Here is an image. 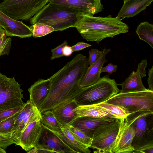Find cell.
<instances>
[{"mask_svg": "<svg viewBox=\"0 0 153 153\" xmlns=\"http://www.w3.org/2000/svg\"><path fill=\"white\" fill-rule=\"evenodd\" d=\"M78 105L74 98L64 102L51 110L63 127L69 126L78 117L74 111Z\"/></svg>", "mask_w": 153, "mask_h": 153, "instance_id": "2e32d148", "label": "cell"}, {"mask_svg": "<svg viewBox=\"0 0 153 153\" xmlns=\"http://www.w3.org/2000/svg\"><path fill=\"white\" fill-rule=\"evenodd\" d=\"M5 34H6L5 30L0 27V37Z\"/></svg>", "mask_w": 153, "mask_h": 153, "instance_id": "7bdbcfd3", "label": "cell"}, {"mask_svg": "<svg viewBox=\"0 0 153 153\" xmlns=\"http://www.w3.org/2000/svg\"><path fill=\"white\" fill-rule=\"evenodd\" d=\"M23 105L8 109L0 112V122L15 114L22 108Z\"/></svg>", "mask_w": 153, "mask_h": 153, "instance_id": "f546056e", "label": "cell"}, {"mask_svg": "<svg viewBox=\"0 0 153 153\" xmlns=\"http://www.w3.org/2000/svg\"><path fill=\"white\" fill-rule=\"evenodd\" d=\"M122 20L111 15L101 17L82 14L74 27L84 39L99 44L105 38H112L128 31V26Z\"/></svg>", "mask_w": 153, "mask_h": 153, "instance_id": "7a4b0ae2", "label": "cell"}, {"mask_svg": "<svg viewBox=\"0 0 153 153\" xmlns=\"http://www.w3.org/2000/svg\"><path fill=\"white\" fill-rule=\"evenodd\" d=\"M117 69V65H114L111 63H109L106 66L102 67L101 70V73L103 72H107L109 74L115 72Z\"/></svg>", "mask_w": 153, "mask_h": 153, "instance_id": "8d00e7d4", "label": "cell"}, {"mask_svg": "<svg viewBox=\"0 0 153 153\" xmlns=\"http://www.w3.org/2000/svg\"><path fill=\"white\" fill-rule=\"evenodd\" d=\"M105 102L119 106L130 114L148 111L153 112V91L119 93Z\"/></svg>", "mask_w": 153, "mask_h": 153, "instance_id": "5b68a950", "label": "cell"}, {"mask_svg": "<svg viewBox=\"0 0 153 153\" xmlns=\"http://www.w3.org/2000/svg\"><path fill=\"white\" fill-rule=\"evenodd\" d=\"M4 1L5 0H3Z\"/></svg>", "mask_w": 153, "mask_h": 153, "instance_id": "f6af8a7d", "label": "cell"}, {"mask_svg": "<svg viewBox=\"0 0 153 153\" xmlns=\"http://www.w3.org/2000/svg\"><path fill=\"white\" fill-rule=\"evenodd\" d=\"M0 26L3 28L5 26V23L3 18L2 17L1 13V10H0Z\"/></svg>", "mask_w": 153, "mask_h": 153, "instance_id": "b9f144b4", "label": "cell"}, {"mask_svg": "<svg viewBox=\"0 0 153 153\" xmlns=\"http://www.w3.org/2000/svg\"><path fill=\"white\" fill-rule=\"evenodd\" d=\"M135 134V130L131 119H120L118 131L112 145V153H134L131 144Z\"/></svg>", "mask_w": 153, "mask_h": 153, "instance_id": "30bf717a", "label": "cell"}, {"mask_svg": "<svg viewBox=\"0 0 153 153\" xmlns=\"http://www.w3.org/2000/svg\"><path fill=\"white\" fill-rule=\"evenodd\" d=\"M102 52L95 48L91 49L89 51V57L88 59V62L90 66H91L97 60Z\"/></svg>", "mask_w": 153, "mask_h": 153, "instance_id": "d6a6232c", "label": "cell"}, {"mask_svg": "<svg viewBox=\"0 0 153 153\" xmlns=\"http://www.w3.org/2000/svg\"><path fill=\"white\" fill-rule=\"evenodd\" d=\"M139 38L147 42L153 49V25L148 22H141L136 30Z\"/></svg>", "mask_w": 153, "mask_h": 153, "instance_id": "cb8c5ba5", "label": "cell"}, {"mask_svg": "<svg viewBox=\"0 0 153 153\" xmlns=\"http://www.w3.org/2000/svg\"><path fill=\"white\" fill-rule=\"evenodd\" d=\"M41 118V113L28 124L20 136L14 141L16 145L20 146L27 152L34 148L42 128Z\"/></svg>", "mask_w": 153, "mask_h": 153, "instance_id": "7c38bea8", "label": "cell"}, {"mask_svg": "<svg viewBox=\"0 0 153 153\" xmlns=\"http://www.w3.org/2000/svg\"><path fill=\"white\" fill-rule=\"evenodd\" d=\"M123 4L117 17L122 20L133 17L149 6L153 0H123Z\"/></svg>", "mask_w": 153, "mask_h": 153, "instance_id": "ffe728a7", "label": "cell"}, {"mask_svg": "<svg viewBox=\"0 0 153 153\" xmlns=\"http://www.w3.org/2000/svg\"><path fill=\"white\" fill-rule=\"evenodd\" d=\"M11 42V38H7L2 46L0 48V56L8 55L10 52Z\"/></svg>", "mask_w": 153, "mask_h": 153, "instance_id": "836d02e7", "label": "cell"}, {"mask_svg": "<svg viewBox=\"0 0 153 153\" xmlns=\"http://www.w3.org/2000/svg\"><path fill=\"white\" fill-rule=\"evenodd\" d=\"M51 84L50 78L46 79H40L28 89L29 100L38 108L48 96Z\"/></svg>", "mask_w": 153, "mask_h": 153, "instance_id": "ac0fdd59", "label": "cell"}, {"mask_svg": "<svg viewBox=\"0 0 153 153\" xmlns=\"http://www.w3.org/2000/svg\"><path fill=\"white\" fill-rule=\"evenodd\" d=\"M120 119L100 126L94 131L90 148L97 150L94 153H112L113 143L117 134Z\"/></svg>", "mask_w": 153, "mask_h": 153, "instance_id": "9c48e42d", "label": "cell"}, {"mask_svg": "<svg viewBox=\"0 0 153 153\" xmlns=\"http://www.w3.org/2000/svg\"><path fill=\"white\" fill-rule=\"evenodd\" d=\"M54 131L66 144L76 153H90L91 152L88 148L75 137L70 131L69 126L62 127L58 131Z\"/></svg>", "mask_w": 153, "mask_h": 153, "instance_id": "7402d4cb", "label": "cell"}, {"mask_svg": "<svg viewBox=\"0 0 153 153\" xmlns=\"http://www.w3.org/2000/svg\"><path fill=\"white\" fill-rule=\"evenodd\" d=\"M21 110L11 116L0 122V134H12L14 131L15 121Z\"/></svg>", "mask_w": 153, "mask_h": 153, "instance_id": "484cf974", "label": "cell"}, {"mask_svg": "<svg viewBox=\"0 0 153 153\" xmlns=\"http://www.w3.org/2000/svg\"><path fill=\"white\" fill-rule=\"evenodd\" d=\"M30 28L32 31V36L34 38L42 36L54 31L52 27L42 23L32 25Z\"/></svg>", "mask_w": 153, "mask_h": 153, "instance_id": "83f0119b", "label": "cell"}, {"mask_svg": "<svg viewBox=\"0 0 153 153\" xmlns=\"http://www.w3.org/2000/svg\"><path fill=\"white\" fill-rule=\"evenodd\" d=\"M67 45H68V43L65 40L56 48L51 49V60H53L64 56L62 51L63 48L64 46Z\"/></svg>", "mask_w": 153, "mask_h": 153, "instance_id": "4dcf8cb0", "label": "cell"}, {"mask_svg": "<svg viewBox=\"0 0 153 153\" xmlns=\"http://www.w3.org/2000/svg\"><path fill=\"white\" fill-rule=\"evenodd\" d=\"M34 148L48 151L51 153H75L55 132L42 124L40 135Z\"/></svg>", "mask_w": 153, "mask_h": 153, "instance_id": "8fae6325", "label": "cell"}, {"mask_svg": "<svg viewBox=\"0 0 153 153\" xmlns=\"http://www.w3.org/2000/svg\"><path fill=\"white\" fill-rule=\"evenodd\" d=\"M108 111L116 118L120 119L126 118L130 114L123 108L105 102L97 104Z\"/></svg>", "mask_w": 153, "mask_h": 153, "instance_id": "4316f807", "label": "cell"}, {"mask_svg": "<svg viewBox=\"0 0 153 153\" xmlns=\"http://www.w3.org/2000/svg\"><path fill=\"white\" fill-rule=\"evenodd\" d=\"M128 116L131 120L135 130L131 144L134 150V153L153 145V112L140 111L130 114Z\"/></svg>", "mask_w": 153, "mask_h": 153, "instance_id": "8992f818", "label": "cell"}, {"mask_svg": "<svg viewBox=\"0 0 153 153\" xmlns=\"http://www.w3.org/2000/svg\"><path fill=\"white\" fill-rule=\"evenodd\" d=\"M50 0H5L0 3V10L16 20H28Z\"/></svg>", "mask_w": 153, "mask_h": 153, "instance_id": "52a82bcc", "label": "cell"}, {"mask_svg": "<svg viewBox=\"0 0 153 153\" xmlns=\"http://www.w3.org/2000/svg\"><path fill=\"white\" fill-rule=\"evenodd\" d=\"M97 60L91 66L88 67L80 82L79 87L83 88L90 85L100 78V71L104 64L108 61L106 55L111 50L104 48Z\"/></svg>", "mask_w": 153, "mask_h": 153, "instance_id": "e0dca14e", "label": "cell"}, {"mask_svg": "<svg viewBox=\"0 0 153 153\" xmlns=\"http://www.w3.org/2000/svg\"><path fill=\"white\" fill-rule=\"evenodd\" d=\"M1 13L5 23L3 29L7 36H17L21 38H28L32 36L30 27L22 22L13 19L3 13Z\"/></svg>", "mask_w": 153, "mask_h": 153, "instance_id": "d6986e66", "label": "cell"}, {"mask_svg": "<svg viewBox=\"0 0 153 153\" xmlns=\"http://www.w3.org/2000/svg\"><path fill=\"white\" fill-rule=\"evenodd\" d=\"M6 152L4 149L0 147V153H6Z\"/></svg>", "mask_w": 153, "mask_h": 153, "instance_id": "ee69618b", "label": "cell"}, {"mask_svg": "<svg viewBox=\"0 0 153 153\" xmlns=\"http://www.w3.org/2000/svg\"><path fill=\"white\" fill-rule=\"evenodd\" d=\"M138 153H153V145L145 147L139 150Z\"/></svg>", "mask_w": 153, "mask_h": 153, "instance_id": "ab89813d", "label": "cell"}, {"mask_svg": "<svg viewBox=\"0 0 153 153\" xmlns=\"http://www.w3.org/2000/svg\"><path fill=\"white\" fill-rule=\"evenodd\" d=\"M149 77L147 79L149 88L148 89L153 91V66L149 69Z\"/></svg>", "mask_w": 153, "mask_h": 153, "instance_id": "74e56055", "label": "cell"}, {"mask_svg": "<svg viewBox=\"0 0 153 153\" xmlns=\"http://www.w3.org/2000/svg\"><path fill=\"white\" fill-rule=\"evenodd\" d=\"M40 113L30 100L24 103L15 121L14 131L11 134L14 141L20 136L28 124Z\"/></svg>", "mask_w": 153, "mask_h": 153, "instance_id": "5bb4252c", "label": "cell"}, {"mask_svg": "<svg viewBox=\"0 0 153 153\" xmlns=\"http://www.w3.org/2000/svg\"><path fill=\"white\" fill-rule=\"evenodd\" d=\"M116 119L112 117L97 118L78 117L69 125L79 129L92 138L93 133L97 128L102 125L111 122Z\"/></svg>", "mask_w": 153, "mask_h": 153, "instance_id": "9a60e30c", "label": "cell"}, {"mask_svg": "<svg viewBox=\"0 0 153 153\" xmlns=\"http://www.w3.org/2000/svg\"><path fill=\"white\" fill-rule=\"evenodd\" d=\"M74 111L78 117L116 118L106 109L97 104L78 105L74 109Z\"/></svg>", "mask_w": 153, "mask_h": 153, "instance_id": "44dd1931", "label": "cell"}, {"mask_svg": "<svg viewBox=\"0 0 153 153\" xmlns=\"http://www.w3.org/2000/svg\"><path fill=\"white\" fill-rule=\"evenodd\" d=\"M147 60L144 59L142 60L137 65L138 68L137 69L136 72L142 78H143L146 76V71L145 68L147 67Z\"/></svg>", "mask_w": 153, "mask_h": 153, "instance_id": "e575fe53", "label": "cell"}, {"mask_svg": "<svg viewBox=\"0 0 153 153\" xmlns=\"http://www.w3.org/2000/svg\"><path fill=\"white\" fill-rule=\"evenodd\" d=\"M41 121L43 124L54 131H58L62 127L51 110L41 113Z\"/></svg>", "mask_w": 153, "mask_h": 153, "instance_id": "d4e9b609", "label": "cell"}, {"mask_svg": "<svg viewBox=\"0 0 153 153\" xmlns=\"http://www.w3.org/2000/svg\"><path fill=\"white\" fill-rule=\"evenodd\" d=\"M64 56H69L73 52L71 47L68 45L64 46L62 50Z\"/></svg>", "mask_w": 153, "mask_h": 153, "instance_id": "f35d334b", "label": "cell"}, {"mask_svg": "<svg viewBox=\"0 0 153 153\" xmlns=\"http://www.w3.org/2000/svg\"><path fill=\"white\" fill-rule=\"evenodd\" d=\"M23 91L14 77L8 78L0 73V112L23 105Z\"/></svg>", "mask_w": 153, "mask_h": 153, "instance_id": "ba28073f", "label": "cell"}, {"mask_svg": "<svg viewBox=\"0 0 153 153\" xmlns=\"http://www.w3.org/2000/svg\"><path fill=\"white\" fill-rule=\"evenodd\" d=\"M7 36L5 34L0 37V48L2 46L5 41Z\"/></svg>", "mask_w": 153, "mask_h": 153, "instance_id": "60d3db41", "label": "cell"}, {"mask_svg": "<svg viewBox=\"0 0 153 153\" xmlns=\"http://www.w3.org/2000/svg\"><path fill=\"white\" fill-rule=\"evenodd\" d=\"M91 45L83 42H79L71 47L73 52L79 51L86 48L91 47Z\"/></svg>", "mask_w": 153, "mask_h": 153, "instance_id": "d590c367", "label": "cell"}, {"mask_svg": "<svg viewBox=\"0 0 153 153\" xmlns=\"http://www.w3.org/2000/svg\"><path fill=\"white\" fill-rule=\"evenodd\" d=\"M49 2L66 7L84 14L92 16L101 12L103 9L101 0H50Z\"/></svg>", "mask_w": 153, "mask_h": 153, "instance_id": "4fadbf2b", "label": "cell"}, {"mask_svg": "<svg viewBox=\"0 0 153 153\" xmlns=\"http://www.w3.org/2000/svg\"><path fill=\"white\" fill-rule=\"evenodd\" d=\"M88 65L86 56L78 53L50 77L49 92L38 108L40 113L51 110L64 102L74 99L82 89L79 85Z\"/></svg>", "mask_w": 153, "mask_h": 153, "instance_id": "6da1fadb", "label": "cell"}, {"mask_svg": "<svg viewBox=\"0 0 153 153\" xmlns=\"http://www.w3.org/2000/svg\"><path fill=\"white\" fill-rule=\"evenodd\" d=\"M82 13L75 10L49 2L30 19L32 25L42 23L62 31L74 26Z\"/></svg>", "mask_w": 153, "mask_h": 153, "instance_id": "3957f363", "label": "cell"}, {"mask_svg": "<svg viewBox=\"0 0 153 153\" xmlns=\"http://www.w3.org/2000/svg\"><path fill=\"white\" fill-rule=\"evenodd\" d=\"M117 85L115 80L108 74L94 84L82 88L74 99L79 105L98 104L119 93L120 90Z\"/></svg>", "mask_w": 153, "mask_h": 153, "instance_id": "277c9868", "label": "cell"}, {"mask_svg": "<svg viewBox=\"0 0 153 153\" xmlns=\"http://www.w3.org/2000/svg\"><path fill=\"white\" fill-rule=\"evenodd\" d=\"M120 85L122 88L120 93H121L140 92L147 90L142 83V77L134 71Z\"/></svg>", "mask_w": 153, "mask_h": 153, "instance_id": "603a6c76", "label": "cell"}, {"mask_svg": "<svg viewBox=\"0 0 153 153\" xmlns=\"http://www.w3.org/2000/svg\"><path fill=\"white\" fill-rule=\"evenodd\" d=\"M15 143L11 135L0 134V147L4 149L9 146Z\"/></svg>", "mask_w": 153, "mask_h": 153, "instance_id": "1f68e13d", "label": "cell"}, {"mask_svg": "<svg viewBox=\"0 0 153 153\" xmlns=\"http://www.w3.org/2000/svg\"><path fill=\"white\" fill-rule=\"evenodd\" d=\"M70 131L75 137L87 148L90 147L92 139L79 129L69 125Z\"/></svg>", "mask_w": 153, "mask_h": 153, "instance_id": "f1b7e54d", "label": "cell"}]
</instances>
